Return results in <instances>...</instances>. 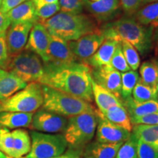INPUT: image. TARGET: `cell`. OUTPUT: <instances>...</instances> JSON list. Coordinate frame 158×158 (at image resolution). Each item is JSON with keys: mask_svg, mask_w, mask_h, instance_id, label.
Segmentation results:
<instances>
[{"mask_svg": "<svg viewBox=\"0 0 158 158\" xmlns=\"http://www.w3.org/2000/svg\"><path fill=\"white\" fill-rule=\"evenodd\" d=\"M92 80L89 65L76 62L59 66L44 64V74L39 83L92 102Z\"/></svg>", "mask_w": 158, "mask_h": 158, "instance_id": "obj_1", "label": "cell"}, {"mask_svg": "<svg viewBox=\"0 0 158 158\" xmlns=\"http://www.w3.org/2000/svg\"><path fill=\"white\" fill-rule=\"evenodd\" d=\"M152 28L142 25L131 17H124L107 23L102 29L105 39L130 43L142 55L147 54L152 48Z\"/></svg>", "mask_w": 158, "mask_h": 158, "instance_id": "obj_2", "label": "cell"}, {"mask_svg": "<svg viewBox=\"0 0 158 158\" xmlns=\"http://www.w3.org/2000/svg\"><path fill=\"white\" fill-rule=\"evenodd\" d=\"M49 34L64 40H76L97 30L96 23L87 15L59 12L42 23Z\"/></svg>", "mask_w": 158, "mask_h": 158, "instance_id": "obj_3", "label": "cell"}, {"mask_svg": "<svg viewBox=\"0 0 158 158\" xmlns=\"http://www.w3.org/2000/svg\"><path fill=\"white\" fill-rule=\"evenodd\" d=\"M43 103L42 108L55 114L71 117L86 112H94L95 108L86 100L43 85Z\"/></svg>", "mask_w": 158, "mask_h": 158, "instance_id": "obj_4", "label": "cell"}, {"mask_svg": "<svg viewBox=\"0 0 158 158\" xmlns=\"http://www.w3.org/2000/svg\"><path fill=\"white\" fill-rule=\"evenodd\" d=\"M97 124L98 118L95 111L86 112L69 118L64 136L70 149L82 151L94 138Z\"/></svg>", "mask_w": 158, "mask_h": 158, "instance_id": "obj_5", "label": "cell"}, {"mask_svg": "<svg viewBox=\"0 0 158 158\" xmlns=\"http://www.w3.org/2000/svg\"><path fill=\"white\" fill-rule=\"evenodd\" d=\"M2 69L27 83H39L44 74V64L40 57L27 49L15 56H8Z\"/></svg>", "mask_w": 158, "mask_h": 158, "instance_id": "obj_6", "label": "cell"}, {"mask_svg": "<svg viewBox=\"0 0 158 158\" xmlns=\"http://www.w3.org/2000/svg\"><path fill=\"white\" fill-rule=\"evenodd\" d=\"M43 103L42 84L31 82L25 88L0 102V111L34 113Z\"/></svg>", "mask_w": 158, "mask_h": 158, "instance_id": "obj_7", "label": "cell"}, {"mask_svg": "<svg viewBox=\"0 0 158 158\" xmlns=\"http://www.w3.org/2000/svg\"><path fill=\"white\" fill-rule=\"evenodd\" d=\"M31 149L27 158H56L68 147L62 134L43 133L31 131Z\"/></svg>", "mask_w": 158, "mask_h": 158, "instance_id": "obj_8", "label": "cell"}, {"mask_svg": "<svg viewBox=\"0 0 158 158\" xmlns=\"http://www.w3.org/2000/svg\"><path fill=\"white\" fill-rule=\"evenodd\" d=\"M104 40L105 37L102 29H97L76 40L68 41V45L77 60L85 63L96 52Z\"/></svg>", "mask_w": 158, "mask_h": 158, "instance_id": "obj_9", "label": "cell"}, {"mask_svg": "<svg viewBox=\"0 0 158 158\" xmlns=\"http://www.w3.org/2000/svg\"><path fill=\"white\" fill-rule=\"evenodd\" d=\"M68 119L65 116L41 108L33 114L30 127L37 131L48 133L64 132Z\"/></svg>", "mask_w": 158, "mask_h": 158, "instance_id": "obj_10", "label": "cell"}, {"mask_svg": "<svg viewBox=\"0 0 158 158\" xmlns=\"http://www.w3.org/2000/svg\"><path fill=\"white\" fill-rule=\"evenodd\" d=\"M34 24L31 22H23L10 25L5 34L6 48L9 57L15 56L24 50L29 32Z\"/></svg>", "mask_w": 158, "mask_h": 158, "instance_id": "obj_11", "label": "cell"}, {"mask_svg": "<svg viewBox=\"0 0 158 158\" xmlns=\"http://www.w3.org/2000/svg\"><path fill=\"white\" fill-rule=\"evenodd\" d=\"M98 118L96 139L102 143L124 142L130 137L131 132L116 125L106 118L99 110H95Z\"/></svg>", "mask_w": 158, "mask_h": 158, "instance_id": "obj_12", "label": "cell"}, {"mask_svg": "<svg viewBox=\"0 0 158 158\" xmlns=\"http://www.w3.org/2000/svg\"><path fill=\"white\" fill-rule=\"evenodd\" d=\"M76 62L78 61L71 51L68 45V41L55 35H50L47 62L43 64L59 66Z\"/></svg>", "mask_w": 158, "mask_h": 158, "instance_id": "obj_13", "label": "cell"}, {"mask_svg": "<svg viewBox=\"0 0 158 158\" xmlns=\"http://www.w3.org/2000/svg\"><path fill=\"white\" fill-rule=\"evenodd\" d=\"M92 77L97 84L122 99L121 73L112 68L110 64L93 68Z\"/></svg>", "mask_w": 158, "mask_h": 158, "instance_id": "obj_14", "label": "cell"}, {"mask_svg": "<svg viewBox=\"0 0 158 158\" xmlns=\"http://www.w3.org/2000/svg\"><path fill=\"white\" fill-rule=\"evenodd\" d=\"M50 34L47 29L40 23H36L33 25L27 40L25 48L33 51L40 57L43 63L47 62Z\"/></svg>", "mask_w": 158, "mask_h": 158, "instance_id": "obj_15", "label": "cell"}, {"mask_svg": "<svg viewBox=\"0 0 158 158\" xmlns=\"http://www.w3.org/2000/svg\"><path fill=\"white\" fill-rule=\"evenodd\" d=\"M84 7L100 22L113 18L119 7V0H84Z\"/></svg>", "mask_w": 158, "mask_h": 158, "instance_id": "obj_16", "label": "cell"}, {"mask_svg": "<svg viewBox=\"0 0 158 158\" xmlns=\"http://www.w3.org/2000/svg\"><path fill=\"white\" fill-rule=\"evenodd\" d=\"M123 142L102 143L98 141L89 143L82 150L83 158H115Z\"/></svg>", "mask_w": 158, "mask_h": 158, "instance_id": "obj_17", "label": "cell"}, {"mask_svg": "<svg viewBox=\"0 0 158 158\" xmlns=\"http://www.w3.org/2000/svg\"><path fill=\"white\" fill-rule=\"evenodd\" d=\"M6 15L10 21V24L23 22L38 23L36 16V6L33 0H29L18 5L7 12Z\"/></svg>", "mask_w": 158, "mask_h": 158, "instance_id": "obj_18", "label": "cell"}, {"mask_svg": "<svg viewBox=\"0 0 158 158\" xmlns=\"http://www.w3.org/2000/svg\"><path fill=\"white\" fill-rule=\"evenodd\" d=\"M118 43L114 40L105 39L96 52L86 61L85 64L89 65L92 68L110 65V60Z\"/></svg>", "mask_w": 158, "mask_h": 158, "instance_id": "obj_19", "label": "cell"}, {"mask_svg": "<svg viewBox=\"0 0 158 158\" xmlns=\"http://www.w3.org/2000/svg\"><path fill=\"white\" fill-rule=\"evenodd\" d=\"M27 83L18 78L15 75L0 68V100L5 99L23 89Z\"/></svg>", "mask_w": 158, "mask_h": 158, "instance_id": "obj_20", "label": "cell"}, {"mask_svg": "<svg viewBox=\"0 0 158 158\" xmlns=\"http://www.w3.org/2000/svg\"><path fill=\"white\" fill-rule=\"evenodd\" d=\"M33 113L0 111V129H18L30 127Z\"/></svg>", "mask_w": 158, "mask_h": 158, "instance_id": "obj_21", "label": "cell"}, {"mask_svg": "<svg viewBox=\"0 0 158 158\" xmlns=\"http://www.w3.org/2000/svg\"><path fill=\"white\" fill-rule=\"evenodd\" d=\"M92 88L93 98L98 110L102 114L114 105H123L122 99L118 98L115 94L97 84L93 79L92 80Z\"/></svg>", "mask_w": 158, "mask_h": 158, "instance_id": "obj_22", "label": "cell"}, {"mask_svg": "<svg viewBox=\"0 0 158 158\" xmlns=\"http://www.w3.org/2000/svg\"><path fill=\"white\" fill-rule=\"evenodd\" d=\"M123 105L129 114L130 120L148 114L158 112V100L138 102L132 97L122 100Z\"/></svg>", "mask_w": 158, "mask_h": 158, "instance_id": "obj_23", "label": "cell"}, {"mask_svg": "<svg viewBox=\"0 0 158 158\" xmlns=\"http://www.w3.org/2000/svg\"><path fill=\"white\" fill-rule=\"evenodd\" d=\"M103 116L108 121L124 129L132 131L133 124L130 120L129 114L124 105H114L105 111Z\"/></svg>", "mask_w": 158, "mask_h": 158, "instance_id": "obj_24", "label": "cell"}, {"mask_svg": "<svg viewBox=\"0 0 158 158\" xmlns=\"http://www.w3.org/2000/svg\"><path fill=\"white\" fill-rule=\"evenodd\" d=\"M132 130L138 139L158 152V125L135 124Z\"/></svg>", "mask_w": 158, "mask_h": 158, "instance_id": "obj_25", "label": "cell"}, {"mask_svg": "<svg viewBox=\"0 0 158 158\" xmlns=\"http://www.w3.org/2000/svg\"><path fill=\"white\" fill-rule=\"evenodd\" d=\"M14 143L11 158H21L28 155L31 149V138L27 130L17 129L12 131Z\"/></svg>", "mask_w": 158, "mask_h": 158, "instance_id": "obj_26", "label": "cell"}, {"mask_svg": "<svg viewBox=\"0 0 158 158\" xmlns=\"http://www.w3.org/2000/svg\"><path fill=\"white\" fill-rule=\"evenodd\" d=\"M140 79L148 86L156 89L158 82V62L149 60L142 63L139 69Z\"/></svg>", "mask_w": 158, "mask_h": 158, "instance_id": "obj_27", "label": "cell"}, {"mask_svg": "<svg viewBox=\"0 0 158 158\" xmlns=\"http://www.w3.org/2000/svg\"><path fill=\"white\" fill-rule=\"evenodd\" d=\"M145 5L135 13V19L142 25L152 26L158 20V2Z\"/></svg>", "mask_w": 158, "mask_h": 158, "instance_id": "obj_28", "label": "cell"}, {"mask_svg": "<svg viewBox=\"0 0 158 158\" xmlns=\"http://www.w3.org/2000/svg\"><path fill=\"white\" fill-rule=\"evenodd\" d=\"M132 95L134 100L138 102L158 100L157 89L145 84L140 78L133 89Z\"/></svg>", "mask_w": 158, "mask_h": 158, "instance_id": "obj_29", "label": "cell"}, {"mask_svg": "<svg viewBox=\"0 0 158 158\" xmlns=\"http://www.w3.org/2000/svg\"><path fill=\"white\" fill-rule=\"evenodd\" d=\"M122 76V100L131 97L133 90L140 76L135 70H129L121 73Z\"/></svg>", "mask_w": 158, "mask_h": 158, "instance_id": "obj_30", "label": "cell"}, {"mask_svg": "<svg viewBox=\"0 0 158 158\" xmlns=\"http://www.w3.org/2000/svg\"><path fill=\"white\" fill-rule=\"evenodd\" d=\"M137 152L138 138L133 133H131L130 137L118 149L115 158H137Z\"/></svg>", "mask_w": 158, "mask_h": 158, "instance_id": "obj_31", "label": "cell"}, {"mask_svg": "<svg viewBox=\"0 0 158 158\" xmlns=\"http://www.w3.org/2000/svg\"><path fill=\"white\" fill-rule=\"evenodd\" d=\"M122 52L128 65L132 70H137L141 65L139 53L130 43L125 40H120Z\"/></svg>", "mask_w": 158, "mask_h": 158, "instance_id": "obj_32", "label": "cell"}, {"mask_svg": "<svg viewBox=\"0 0 158 158\" xmlns=\"http://www.w3.org/2000/svg\"><path fill=\"white\" fill-rule=\"evenodd\" d=\"M110 66L120 73H125L131 70L124 57L120 42L116 45L113 56L110 63Z\"/></svg>", "mask_w": 158, "mask_h": 158, "instance_id": "obj_33", "label": "cell"}, {"mask_svg": "<svg viewBox=\"0 0 158 158\" xmlns=\"http://www.w3.org/2000/svg\"><path fill=\"white\" fill-rule=\"evenodd\" d=\"M59 10H60V5H59V2L46 4L38 8H36V16L38 23H42L46 20L51 19L57 13H59Z\"/></svg>", "mask_w": 158, "mask_h": 158, "instance_id": "obj_34", "label": "cell"}, {"mask_svg": "<svg viewBox=\"0 0 158 158\" xmlns=\"http://www.w3.org/2000/svg\"><path fill=\"white\" fill-rule=\"evenodd\" d=\"M13 143L14 139L12 132L8 129H0V151L11 158Z\"/></svg>", "mask_w": 158, "mask_h": 158, "instance_id": "obj_35", "label": "cell"}, {"mask_svg": "<svg viewBox=\"0 0 158 158\" xmlns=\"http://www.w3.org/2000/svg\"><path fill=\"white\" fill-rule=\"evenodd\" d=\"M61 12L78 14L84 7V0H59Z\"/></svg>", "mask_w": 158, "mask_h": 158, "instance_id": "obj_36", "label": "cell"}, {"mask_svg": "<svg viewBox=\"0 0 158 158\" xmlns=\"http://www.w3.org/2000/svg\"><path fill=\"white\" fill-rule=\"evenodd\" d=\"M137 155V158H158V152L139 139H138Z\"/></svg>", "mask_w": 158, "mask_h": 158, "instance_id": "obj_37", "label": "cell"}, {"mask_svg": "<svg viewBox=\"0 0 158 158\" xmlns=\"http://www.w3.org/2000/svg\"><path fill=\"white\" fill-rule=\"evenodd\" d=\"M124 13L128 15L135 14L143 5V0H119Z\"/></svg>", "mask_w": 158, "mask_h": 158, "instance_id": "obj_38", "label": "cell"}, {"mask_svg": "<svg viewBox=\"0 0 158 158\" xmlns=\"http://www.w3.org/2000/svg\"><path fill=\"white\" fill-rule=\"evenodd\" d=\"M131 122L133 125H135V124L158 125V112L133 118V119H131Z\"/></svg>", "mask_w": 158, "mask_h": 158, "instance_id": "obj_39", "label": "cell"}, {"mask_svg": "<svg viewBox=\"0 0 158 158\" xmlns=\"http://www.w3.org/2000/svg\"><path fill=\"white\" fill-rule=\"evenodd\" d=\"M7 59H8V54L6 48L5 34H2L0 35V68H3Z\"/></svg>", "mask_w": 158, "mask_h": 158, "instance_id": "obj_40", "label": "cell"}, {"mask_svg": "<svg viewBox=\"0 0 158 158\" xmlns=\"http://www.w3.org/2000/svg\"><path fill=\"white\" fill-rule=\"evenodd\" d=\"M27 1H29V0H2V4L0 11L4 14H6L11 9L14 8L18 5H21V4Z\"/></svg>", "mask_w": 158, "mask_h": 158, "instance_id": "obj_41", "label": "cell"}, {"mask_svg": "<svg viewBox=\"0 0 158 158\" xmlns=\"http://www.w3.org/2000/svg\"><path fill=\"white\" fill-rule=\"evenodd\" d=\"M10 25V21L6 14L0 11V35L5 34V31Z\"/></svg>", "mask_w": 158, "mask_h": 158, "instance_id": "obj_42", "label": "cell"}, {"mask_svg": "<svg viewBox=\"0 0 158 158\" xmlns=\"http://www.w3.org/2000/svg\"><path fill=\"white\" fill-rule=\"evenodd\" d=\"M80 152L82 151L70 149L64 154H62V155H61L56 158H83L81 157V153Z\"/></svg>", "mask_w": 158, "mask_h": 158, "instance_id": "obj_43", "label": "cell"}, {"mask_svg": "<svg viewBox=\"0 0 158 158\" xmlns=\"http://www.w3.org/2000/svg\"><path fill=\"white\" fill-rule=\"evenodd\" d=\"M35 2V5L36 6V8L41 7V6L46 5V4H51L59 2V0H33Z\"/></svg>", "mask_w": 158, "mask_h": 158, "instance_id": "obj_44", "label": "cell"}, {"mask_svg": "<svg viewBox=\"0 0 158 158\" xmlns=\"http://www.w3.org/2000/svg\"><path fill=\"white\" fill-rule=\"evenodd\" d=\"M156 2H158V0H143V5H147V4L149 3Z\"/></svg>", "mask_w": 158, "mask_h": 158, "instance_id": "obj_45", "label": "cell"}, {"mask_svg": "<svg viewBox=\"0 0 158 158\" xmlns=\"http://www.w3.org/2000/svg\"><path fill=\"white\" fill-rule=\"evenodd\" d=\"M0 158H10V157H9L8 156L5 155V154H4L3 152H2L0 151Z\"/></svg>", "mask_w": 158, "mask_h": 158, "instance_id": "obj_46", "label": "cell"}, {"mask_svg": "<svg viewBox=\"0 0 158 158\" xmlns=\"http://www.w3.org/2000/svg\"><path fill=\"white\" fill-rule=\"evenodd\" d=\"M152 27L153 28H154V27H158V20L157 21H155V22L152 25Z\"/></svg>", "mask_w": 158, "mask_h": 158, "instance_id": "obj_47", "label": "cell"}, {"mask_svg": "<svg viewBox=\"0 0 158 158\" xmlns=\"http://www.w3.org/2000/svg\"><path fill=\"white\" fill-rule=\"evenodd\" d=\"M2 0H0V9H1V7H2Z\"/></svg>", "mask_w": 158, "mask_h": 158, "instance_id": "obj_48", "label": "cell"}, {"mask_svg": "<svg viewBox=\"0 0 158 158\" xmlns=\"http://www.w3.org/2000/svg\"><path fill=\"white\" fill-rule=\"evenodd\" d=\"M156 89H157V94H158V82H157V86H156Z\"/></svg>", "mask_w": 158, "mask_h": 158, "instance_id": "obj_49", "label": "cell"}, {"mask_svg": "<svg viewBox=\"0 0 158 158\" xmlns=\"http://www.w3.org/2000/svg\"><path fill=\"white\" fill-rule=\"evenodd\" d=\"M21 158H27V157H21Z\"/></svg>", "mask_w": 158, "mask_h": 158, "instance_id": "obj_50", "label": "cell"}]
</instances>
